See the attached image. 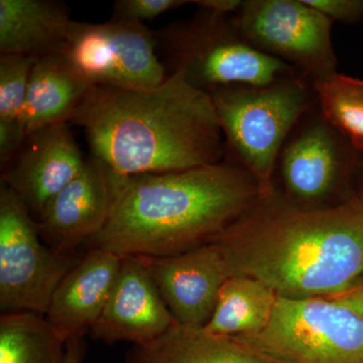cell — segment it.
<instances>
[{
  "label": "cell",
  "instance_id": "obj_1",
  "mask_svg": "<svg viewBox=\"0 0 363 363\" xmlns=\"http://www.w3.org/2000/svg\"><path fill=\"white\" fill-rule=\"evenodd\" d=\"M229 277L259 279L279 298H329L363 279V200L326 208L274 190L213 241Z\"/></svg>",
  "mask_w": 363,
  "mask_h": 363
},
{
  "label": "cell",
  "instance_id": "obj_2",
  "mask_svg": "<svg viewBox=\"0 0 363 363\" xmlns=\"http://www.w3.org/2000/svg\"><path fill=\"white\" fill-rule=\"evenodd\" d=\"M71 123L84 130L91 156L124 177L186 171L226 157L211 95L180 73L152 89L92 86Z\"/></svg>",
  "mask_w": 363,
  "mask_h": 363
},
{
  "label": "cell",
  "instance_id": "obj_3",
  "mask_svg": "<svg viewBox=\"0 0 363 363\" xmlns=\"http://www.w3.org/2000/svg\"><path fill=\"white\" fill-rule=\"evenodd\" d=\"M252 176L223 161L128 177L104 230L85 245L119 257H167L213 242L259 199Z\"/></svg>",
  "mask_w": 363,
  "mask_h": 363
},
{
  "label": "cell",
  "instance_id": "obj_4",
  "mask_svg": "<svg viewBox=\"0 0 363 363\" xmlns=\"http://www.w3.org/2000/svg\"><path fill=\"white\" fill-rule=\"evenodd\" d=\"M209 94L220 123L226 157L252 176L260 198L272 194L279 152L301 117L316 104L314 87L296 77L267 86H226Z\"/></svg>",
  "mask_w": 363,
  "mask_h": 363
},
{
  "label": "cell",
  "instance_id": "obj_5",
  "mask_svg": "<svg viewBox=\"0 0 363 363\" xmlns=\"http://www.w3.org/2000/svg\"><path fill=\"white\" fill-rule=\"evenodd\" d=\"M156 35L157 50L169 74L180 73L189 84L205 92L301 78L292 67L248 44L234 13L199 9L192 18L164 26Z\"/></svg>",
  "mask_w": 363,
  "mask_h": 363
},
{
  "label": "cell",
  "instance_id": "obj_6",
  "mask_svg": "<svg viewBox=\"0 0 363 363\" xmlns=\"http://www.w3.org/2000/svg\"><path fill=\"white\" fill-rule=\"evenodd\" d=\"M276 363H363V319L325 298L278 297L255 335L233 337Z\"/></svg>",
  "mask_w": 363,
  "mask_h": 363
},
{
  "label": "cell",
  "instance_id": "obj_7",
  "mask_svg": "<svg viewBox=\"0 0 363 363\" xmlns=\"http://www.w3.org/2000/svg\"><path fill=\"white\" fill-rule=\"evenodd\" d=\"M362 162L363 155L324 118L316 101L286 138L274 184L281 183L276 191L296 204L335 206L357 194Z\"/></svg>",
  "mask_w": 363,
  "mask_h": 363
},
{
  "label": "cell",
  "instance_id": "obj_8",
  "mask_svg": "<svg viewBox=\"0 0 363 363\" xmlns=\"http://www.w3.org/2000/svg\"><path fill=\"white\" fill-rule=\"evenodd\" d=\"M83 252L63 253L40 238L20 196L0 184V311L43 315Z\"/></svg>",
  "mask_w": 363,
  "mask_h": 363
},
{
  "label": "cell",
  "instance_id": "obj_9",
  "mask_svg": "<svg viewBox=\"0 0 363 363\" xmlns=\"http://www.w3.org/2000/svg\"><path fill=\"white\" fill-rule=\"evenodd\" d=\"M234 20L248 44L292 67L313 87L337 73L334 21L305 0H245Z\"/></svg>",
  "mask_w": 363,
  "mask_h": 363
},
{
  "label": "cell",
  "instance_id": "obj_10",
  "mask_svg": "<svg viewBox=\"0 0 363 363\" xmlns=\"http://www.w3.org/2000/svg\"><path fill=\"white\" fill-rule=\"evenodd\" d=\"M59 54L90 86L147 90L169 75L157 56L156 32L145 23L73 21Z\"/></svg>",
  "mask_w": 363,
  "mask_h": 363
},
{
  "label": "cell",
  "instance_id": "obj_11",
  "mask_svg": "<svg viewBox=\"0 0 363 363\" xmlns=\"http://www.w3.org/2000/svg\"><path fill=\"white\" fill-rule=\"evenodd\" d=\"M126 179L88 157L83 171L45 205L37 220L40 238L60 252H80L106 226Z\"/></svg>",
  "mask_w": 363,
  "mask_h": 363
},
{
  "label": "cell",
  "instance_id": "obj_12",
  "mask_svg": "<svg viewBox=\"0 0 363 363\" xmlns=\"http://www.w3.org/2000/svg\"><path fill=\"white\" fill-rule=\"evenodd\" d=\"M176 323L203 329L211 319L229 278L213 242L167 257H140Z\"/></svg>",
  "mask_w": 363,
  "mask_h": 363
},
{
  "label": "cell",
  "instance_id": "obj_13",
  "mask_svg": "<svg viewBox=\"0 0 363 363\" xmlns=\"http://www.w3.org/2000/svg\"><path fill=\"white\" fill-rule=\"evenodd\" d=\"M86 160L69 124H52L26 136L2 172L1 183L20 196L38 220L47 203L83 171Z\"/></svg>",
  "mask_w": 363,
  "mask_h": 363
},
{
  "label": "cell",
  "instance_id": "obj_14",
  "mask_svg": "<svg viewBox=\"0 0 363 363\" xmlns=\"http://www.w3.org/2000/svg\"><path fill=\"white\" fill-rule=\"evenodd\" d=\"M177 324L140 257H121V267L90 336L106 344L143 345Z\"/></svg>",
  "mask_w": 363,
  "mask_h": 363
},
{
  "label": "cell",
  "instance_id": "obj_15",
  "mask_svg": "<svg viewBox=\"0 0 363 363\" xmlns=\"http://www.w3.org/2000/svg\"><path fill=\"white\" fill-rule=\"evenodd\" d=\"M121 264V257L116 253L88 248L62 279L45 318L66 343L90 333L101 315Z\"/></svg>",
  "mask_w": 363,
  "mask_h": 363
},
{
  "label": "cell",
  "instance_id": "obj_16",
  "mask_svg": "<svg viewBox=\"0 0 363 363\" xmlns=\"http://www.w3.org/2000/svg\"><path fill=\"white\" fill-rule=\"evenodd\" d=\"M72 21L61 2L0 0V54L35 59L59 54Z\"/></svg>",
  "mask_w": 363,
  "mask_h": 363
},
{
  "label": "cell",
  "instance_id": "obj_17",
  "mask_svg": "<svg viewBox=\"0 0 363 363\" xmlns=\"http://www.w3.org/2000/svg\"><path fill=\"white\" fill-rule=\"evenodd\" d=\"M91 87L61 55L35 60L21 116L26 136L52 124L71 123Z\"/></svg>",
  "mask_w": 363,
  "mask_h": 363
},
{
  "label": "cell",
  "instance_id": "obj_18",
  "mask_svg": "<svg viewBox=\"0 0 363 363\" xmlns=\"http://www.w3.org/2000/svg\"><path fill=\"white\" fill-rule=\"evenodd\" d=\"M124 363H276L233 337L175 324L161 337L133 345Z\"/></svg>",
  "mask_w": 363,
  "mask_h": 363
},
{
  "label": "cell",
  "instance_id": "obj_19",
  "mask_svg": "<svg viewBox=\"0 0 363 363\" xmlns=\"http://www.w3.org/2000/svg\"><path fill=\"white\" fill-rule=\"evenodd\" d=\"M277 300V294L259 279L229 277L213 315L203 329L225 337L255 335L269 324Z\"/></svg>",
  "mask_w": 363,
  "mask_h": 363
},
{
  "label": "cell",
  "instance_id": "obj_20",
  "mask_svg": "<svg viewBox=\"0 0 363 363\" xmlns=\"http://www.w3.org/2000/svg\"><path fill=\"white\" fill-rule=\"evenodd\" d=\"M0 363H67V343L35 313L0 317Z\"/></svg>",
  "mask_w": 363,
  "mask_h": 363
},
{
  "label": "cell",
  "instance_id": "obj_21",
  "mask_svg": "<svg viewBox=\"0 0 363 363\" xmlns=\"http://www.w3.org/2000/svg\"><path fill=\"white\" fill-rule=\"evenodd\" d=\"M314 91L324 118L363 155V80L337 72Z\"/></svg>",
  "mask_w": 363,
  "mask_h": 363
},
{
  "label": "cell",
  "instance_id": "obj_22",
  "mask_svg": "<svg viewBox=\"0 0 363 363\" xmlns=\"http://www.w3.org/2000/svg\"><path fill=\"white\" fill-rule=\"evenodd\" d=\"M35 58L0 54V121L21 119Z\"/></svg>",
  "mask_w": 363,
  "mask_h": 363
},
{
  "label": "cell",
  "instance_id": "obj_23",
  "mask_svg": "<svg viewBox=\"0 0 363 363\" xmlns=\"http://www.w3.org/2000/svg\"><path fill=\"white\" fill-rule=\"evenodd\" d=\"M192 4L188 0H117L114 4L112 20L143 23L167 11Z\"/></svg>",
  "mask_w": 363,
  "mask_h": 363
},
{
  "label": "cell",
  "instance_id": "obj_24",
  "mask_svg": "<svg viewBox=\"0 0 363 363\" xmlns=\"http://www.w3.org/2000/svg\"><path fill=\"white\" fill-rule=\"evenodd\" d=\"M332 21L355 25L363 21V0H305Z\"/></svg>",
  "mask_w": 363,
  "mask_h": 363
},
{
  "label": "cell",
  "instance_id": "obj_25",
  "mask_svg": "<svg viewBox=\"0 0 363 363\" xmlns=\"http://www.w3.org/2000/svg\"><path fill=\"white\" fill-rule=\"evenodd\" d=\"M26 133L21 119L0 121V164L6 168L20 152Z\"/></svg>",
  "mask_w": 363,
  "mask_h": 363
},
{
  "label": "cell",
  "instance_id": "obj_26",
  "mask_svg": "<svg viewBox=\"0 0 363 363\" xmlns=\"http://www.w3.org/2000/svg\"><path fill=\"white\" fill-rule=\"evenodd\" d=\"M325 298L348 308L351 311L357 313L358 316L363 319V279L350 290L339 294V295L333 296V297Z\"/></svg>",
  "mask_w": 363,
  "mask_h": 363
},
{
  "label": "cell",
  "instance_id": "obj_27",
  "mask_svg": "<svg viewBox=\"0 0 363 363\" xmlns=\"http://www.w3.org/2000/svg\"><path fill=\"white\" fill-rule=\"evenodd\" d=\"M241 0H196L193 4L199 9L216 11V13L233 14L238 11Z\"/></svg>",
  "mask_w": 363,
  "mask_h": 363
},
{
  "label": "cell",
  "instance_id": "obj_28",
  "mask_svg": "<svg viewBox=\"0 0 363 363\" xmlns=\"http://www.w3.org/2000/svg\"><path fill=\"white\" fill-rule=\"evenodd\" d=\"M83 344V339H72L67 342V363H81Z\"/></svg>",
  "mask_w": 363,
  "mask_h": 363
},
{
  "label": "cell",
  "instance_id": "obj_29",
  "mask_svg": "<svg viewBox=\"0 0 363 363\" xmlns=\"http://www.w3.org/2000/svg\"><path fill=\"white\" fill-rule=\"evenodd\" d=\"M357 193V195L363 200V162L362 171H360L359 179H358Z\"/></svg>",
  "mask_w": 363,
  "mask_h": 363
}]
</instances>
